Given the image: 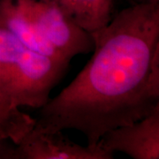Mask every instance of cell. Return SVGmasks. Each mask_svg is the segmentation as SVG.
Here are the masks:
<instances>
[{
    "label": "cell",
    "instance_id": "52a82bcc",
    "mask_svg": "<svg viewBox=\"0 0 159 159\" xmlns=\"http://www.w3.org/2000/svg\"><path fill=\"white\" fill-rule=\"evenodd\" d=\"M79 27L92 34L114 16L115 0H53Z\"/></svg>",
    "mask_w": 159,
    "mask_h": 159
},
{
    "label": "cell",
    "instance_id": "ba28073f",
    "mask_svg": "<svg viewBox=\"0 0 159 159\" xmlns=\"http://www.w3.org/2000/svg\"><path fill=\"white\" fill-rule=\"evenodd\" d=\"M34 123V118L13 106L0 89V136L18 144Z\"/></svg>",
    "mask_w": 159,
    "mask_h": 159
},
{
    "label": "cell",
    "instance_id": "3957f363",
    "mask_svg": "<svg viewBox=\"0 0 159 159\" xmlns=\"http://www.w3.org/2000/svg\"><path fill=\"white\" fill-rule=\"evenodd\" d=\"M40 34L68 60L94 49L93 36L79 27L53 0H26Z\"/></svg>",
    "mask_w": 159,
    "mask_h": 159
},
{
    "label": "cell",
    "instance_id": "5b68a950",
    "mask_svg": "<svg viewBox=\"0 0 159 159\" xmlns=\"http://www.w3.org/2000/svg\"><path fill=\"white\" fill-rule=\"evenodd\" d=\"M20 159H111L101 147L82 146L64 135L62 131L43 132L33 128L17 144Z\"/></svg>",
    "mask_w": 159,
    "mask_h": 159
},
{
    "label": "cell",
    "instance_id": "7a4b0ae2",
    "mask_svg": "<svg viewBox=\"0 0 159 159\" xmlns=\"http://www.w3.org/2000/svg\"><path fill=\"white\" fill-rule=\"evenodd\" d=\"M69 64L34 51L0 25V89L13 106H44Z\"/></svg>",
    "mask_w": 159,
    "mask_h": 159
},
{
    "label": "cell",
    "instance_id": "9c48e42d",
    "mask_svg": "<svg viewBox=\"0 0 159 159\" xmlns=\"http://www.w3.org/2000/svg\"><path fill=\"white\" fill-rule=\"evenodd\" d=\"M131 5L134 4H159V0H128Z\"/></svg>",
    "mask_w": 159,
    "mask_h": 159
},
{
    "label": "cell",
    "instance_id": "8992f818",
    "mask_svg": "<svg viewBox=\"0 0 159 159\" xmlns=\"http://www.w3.org/2000/svg\"><path fill=\"white\" fill-rule=\"evenodd\" d=\"M0 25L34 51L70 63V60L54 49L40 34L33 22L26 0H0Z\"/></svg>",
    "mask_w": 159,
    "mask_h": 159
},
{
    "label": "cell",
    "instance_id": "277c9868",
    "mask_svg": "<svg viewBox=\"0 0 159 159\" xmlns=\"http://www.w3.org/2000/svg\"><path fill=\"white\" fill-rule=\"evenodd\" d=\"M98 142L112 157L123 152L134 159H158L159 109L132 124L106 132Z\"/></svg>",
    "mask_w": 159,
    "mask_h": 159
},
{
    "label": "cell",
    "instance_id": "6da1fadb",
    "mask_svg": "<svg viewBox=\"0 0 159 159\" xmlns=\"http://www.w3.org/2000/svg\"><path fill=\"white\" fill-rule=\"evenodd\" d=\"M93 56L39 109L33 129L80 131L96 146L108 131L159 109V4H134L91 34Z\"/></svg>",
    "mask_w": 159,
    "mask_h": 159
}]
</instances>
